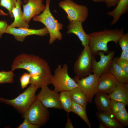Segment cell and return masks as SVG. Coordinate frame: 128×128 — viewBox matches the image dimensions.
<instances>
[{"label": "cell", "mask_w": 128, "mask_h": 128, "mask_svg": "<svg viewBox=\"0 0 128 128\" xmlns=\"http://www.w3.org/2000/svg\"><path fill=\"white\" fill-rule=\"evenodd\" d=\"M118 82L109 70L99 77L97 92L101 91L109 94L113 91Z\"/></svg>", "instance_id": "obj_14"}, {"label": "cell", "mask_w": 128, "mask_h": 128, "mask_svg": "<svg viewBox=\"0 0 128 128\" xmlns=\"http://www.w3.org/2000/svg\"><path fill=\"white\" fill-rule=\"evenodd\" d=\"M115 8L112 11L108 12L106 14L112 16L113 19L110 24H115L122 15L128 11V0H119Z\"/></svg>", "instance_id": "obj_19"}, {"label": "cell", "mask_w": 128, "mask_h": 128, "mask_svg": "<svg viewBox=\"0 0 128 128\" xmlns=\"http://www.w3.org/2000/svg\"><path fill=\"white\" fill-rule=\"evenodd\" d=\"M81 22L78 21L70 22L67 27L68 30L67 33H73L81 41L84 47L88 45L89 37L84 30Z\"/></svg>", "instance_id": "obj_15"}, {"label": "cell", "mask_w": 128, "mask_h": 128, "mask_svg": "<svg viewBox=\"0 0 128 128\" xmlns=\"http://www.w3.org/2000/svg\"><path fill=\"white\" fill-rule=\"evenodd\" d=\"M100 125L99 126V128H106L105 126L100 121Z\"/></svg>", "instance_id": "obj_39"}, {"label": "cell", "mask_w": 128, "mask_h": 128, "mask_svg": "<svg viewBox=\"0 0 128 128\" xmlns=\"http://www.w3.org/2000/svg\"><path fill=\"white\" fill-rule=\"evenodd\" d=\"M118 43L122 51L128 50V33L124 34L120 38Z\"/></svg>", "instance_id": "obj_30"}, {"label": "cell", "mask_w": 128, "mask_h": 128, "mask_svg": "<svg viewBox=\"0 0 128 128\" xmlns=\"http://www.w3.org/2000/svg\"><path fill=\"white\" fill-rule=\"evenodd\" d=\"M68 67L66 64L63 66L59 64L54 71L51 78L50 84L54 87V90L58 93L64 91H69L78 85L74 80L69 75Z\"/></svg>", "instance_id": "obj_5"}, {"label": "cell", "mask_w": 128, "mask_h": 128, "mask_svg": "<svg viewBox=\"0 0 128 128\" xmlns=\"http://www.w3.org/2000/svg\"><path fill=\"white\" fill-rule=\"evenodd\" d=\"M96 116L106 128H123V126L115 118L114 115L98 111Z\"/></svg>", "instance_id": "obj_20"}, {"label": "cell", "mask_w": 128, "mask_h": 128, "mask_svg": "<svg viewBox=\"0 0 128 128\" xmlns=\"http://www.w3.org/2000/svg\"><path fill=\"white\" fill-rule=\"evenodd\" d=\"M95 103L99 111L114 115L110 108L111 98L109 95L98 91L95 95Z\"/></svg>", "instance_id": "obj_16"}, {"label": "cell", "mask_w": 128, "mask_h": 128, "mask_svg": "<svg viewBox=\"0 0 128 128\" xmlns=\"http://www.w3.org/2000/svg\"><path fill=\"white\" fill-rule=\"evenodd\" d=\"M8 13H6L3 10L0 9V15L6 16H7Z\"/></svg>", "instance_id": "obj_37"}, {"label": "cell", "mask_w": 128, "mask_h": 128, "mask_svg": "<svg viewBox=\"0 0 128 128\" xmlns=\"http://www.w3.org/2000/svg\"><path fill=\"white\" fill-rule=\"evenodd\" d=\"M45 8L42 12L33 18V21L43 23L47 29L50 36L49 43L52 44L57 40H61L62 35L60 30L63 27V24L59 23L54 17L50 9V0H46Z\"/></svg>", "instance_id": "obj_3"}, {"label": "cell", "mask_w": 128, "mask_h": 128, "mask_svg": "<svg viewBox=\"0 0 128 128\" xmlns=\"http://www.w3.org/2000/svg\"><path fill=\"white\" fill-rule=\"evenodd\" d=\"M31 75L29 73H25L20 77V81L21 88L24 89L30 83Z\"/></svg>", "instance_id": "obj_29"}, {"label": "cell", "mask_w": 128, "mask_h": 128, "mask_svg": "<svg viewBox=\"0 0 128 128\" xmlns=\"http://www.w3.org/2000/svg\"><path fill=\"white\" fill-rule=\"evenodd\" d=\"M18 0H0V6L6 9L8 11L10 17L13 18L12 10L16 6Z\"/></svg>", "instance_id": "obj_27"}, {"label": "cell", "mask_w": 128, "mask_h": 128, "mask_svg": "<svg viewBox=\"0 0 128 128\" xmlns=\"http://www.w3.org/2000/svg\"><path fill=\"white\" fill-rule=\"evenodd\" d=\"M119 82L128 83V74L113 59L110 70Z\"/></svg>", "instance_id": "obj_22"}, {"label": "cell", "mask_w": 128, "mask_h": 128, "mask_svg": "<svg viewBox=\"0 0 128 128\" xmlns=\"http://www.w3.org/2000/svg\"><path fill=\"white\" fill-rule=\"evenodd\" d=\"M92 1L94 2H104L105 0H92Z\"/></svg>", "instance_id": "obj_38"}, {"label": "cell", "mask_w": 128, "mask_h": 128, "mask_svg": "<svg viewBox=\"0 0 128 128\" xmlns=\"http://www.w3.org/2000/svg\"><path fill=\"white\" fill-rule=\"evenodd\" d=\"M115 50L109 52L107 55H105L101 51L98 52V55L100 57V60L97 62L93 57L92 59L93 74L99 77L101 75L110 70Z\"/></svg>", "instance_id": "obj_11"}, {"label": "cell", "mask_w": 128, "mask_h": 128, "mask_svg": "<svg viewBox=\"0 0 128 128\" xmlns=\"http://www.w3.org/2000/svg\"><path fill=\"white\" fill-rule=\"evenodd\" d=\"M119 0H105V2L108 8L115 7L118 3Z\"/></svg>", "instance_id": "obj_34"}, {"label": "cell", "mask_w": 128, "mask_h": 128, "mask_svg": "<svg viewBox=\"0 0 128 128\" xmlns=\"http://www.w3.org/2000/svg\"><path fill=\"white\" fill-rule=\"evenodd\" d=\"M5 33L13 35L17 41L23 42L28 36L36 35L44 36L49 33L47 28H44L38 29H32L28 28H18L9 27H8Z\"/></svg>", "instance_id": "obj_12"}, {"label": "cell", "mask_w": 128, "mask_h": 128, "mask_svg": "<svg viewBox=\"0 0 128 128\" xmlns=\"http://www.w3.org/2000/svg\"><path fill=\"white\" fill-rule=\"evenodd\" d=\"M119 58L122 60L128 61V50L122 51Z\"/></svg>", "instance_id": "obj_35"}, {"label": "cell", "mask_w": 128, "mask_h": 128, "mask_svg": "<svg viewBox=\"0 0 128 128\" xmlns=\"http://www.w3.org/2000/svg\"><path fill=\"white\" fill-rule=\"evenodd\" d=\"M114 115L116 119L123 126H128V113L125 108Z\"/></svg>", "instance_id": "obj_26"}, {"label": "cell", "mask_w": 128, "mask_h": 128, "mask_svg": "<svg viewBox=\"0 0 128 128\" xmlns=\"http://www.w3.org/2000/svg\"><path fill=\"white\" fill-rule=\"evenodd\" d=\"M14 74L13 71H0V84L12 83L14 82Z\"/></svg>", "instance_id": "obj_25"}, {"label": "cell", "mask_w": 128, "mask_h": 128, "mask_svg": "<svg viewBox=\"0 0 128 128\" xmlns=\"http://www.w3.org/2000/svg\"><path fill=\"white\" fill-rule=\"evenodd\" d=\"M98 78L94 74L80 78L75 76L73 78L78 84V87L85 94L89 103H92L93 97L97 92Z\"/></svg>", "instance_id": "obj_9"}, {"label": "cell", "mask_w": 128, "mask_h": 128, "mask_svg": "<svg viewBox=\"0 0 128 128\" xmlns=\"http://www.w3.org/2000/svg\"><path fill=\"white\" fill-rule=\"evenodd\" d=\"M71 112L78 115L86 123L89 128H91V123L87 115L86 109L73 101Z\"/></svg>", "instance_id": "obj_24"}, {"label": "cell", "mask_w": 128, "mask_h": 128, "mask_svg": "<svg viewBox=\"0 0 128 128\" xmlns=\"http://www.w3.org/2000/svg\"><path fill=\"white\" fill-rule=\"evenodd\" d=\"M43 2V0H28L23 5V18L26 23L29 24L32 18L43 11L46 5Z\"/></svg>", "instance_id": "obj_13"}, {"label": "cell", "mask_w": 128, "mask_h": 128, "mask_svg": "<svg viewBox=\"0 0 128 128\" xmlns=\"http://www.w3.org/2000/svg\"><path fill=\"white\" fill-rule=\"evenodd\" d=\"M124 34L123 28L109 29L106 28L102 31L88 34L89 37L88 46L93 55H98V52L100 51L108 53V43L112 41L117 45L119 39Z\"/></svg>", "instance_id": "obj_2"}, {"label": "cell", "mask_w": 128, "mask_h": 128, "mask_svg": "<svg viewBox=\"0 0 128 128\" xmlns=\"http://www.w3.org/2000/svg\"><path fill=\"white\" fill-rule=\"evenodd\" d=\"M93 57L88 46L84 47L74 64L73 69L75 76L80 78L93 72Z\"/></svg>", "instance_id": "obj_7"}, {"label": "cell", "mask_w": 128, "mask_h": 128, "mask_svg": "<svg viewBox=\"0 0 128 128\" xmlns=\"http://www.w3.org/2000/svg\"><path fill=\"white\" fill-rule=\"evenodd\" d=\"M11 70L19 69L27 70L31 75L30 84L38 88L50 84L52 75L48 63L40 57L32 54H21L14 58Z\"/></svg>", "instance_id": "obj_1"}, {"label": "cell", "mask_w": 128, "mask_h": 128, "mask_svg": "<svg viewBox=\"0 0 128 128\" xmlns=\"http://www.w3.org/2000/svg\"><path fill=\"white\" fill-rule=\"evenodd\" d=\"M123 103L111 99L110 108L114 114L125 108Z\"/></svg>", "instance_id": "obj_28"}, {"label": "cell", "mask_w": 128, "mask_h": 128, "mask_svg": "<svg viewBox=\"0 0 128 128\" xmlns=\"http://www.w3.org/2000/svg\"><path fill=\"white\" fill-rule=\"evenodd\" d=\"M28 0H23V2L24 3H26L28 1Z\"/></svg>", "instance_id": "obj_40"}, {"label": "cell", "mask_w": 128, "mask_h": 128, "mask_svg": "<svg viewBox=\"0 0 128 128\" xmlns=\"http://www.w3.org/2000/svg\"><path fill=\"white\" fill-rule=\"evenodd\" d=\"M22 115L24 119H27L32 123L40 127L45 125L50 117L48 108L37 99Z\"/></svg>", "instance_id": "obj_6"}, {"label": "cell", "mask_w": 128, "mask_h": 128, "mask_svg": "<svg viewBox=\"0 0 128 128\" xmlns=\"http://www.w3.org/2000/svg\"><path fill=\"white\" fill-rule=\"evenodd\" d=\"M38 94L36 96V99L47 108H54L62 109L59 100L58 93L54 90L50 89L48 86L41 88Z\"/></svg>", "instance_id": "obj_10"}, {"label": "cell", "mask_w": 128, "mask_h": 128, "mask_svg": "<svg viewBox=\"0 0 128 128\" xmlns=\"http://www.w3.org/2000/svg\"><path fill=\"white\" fill-rule=\"evenodd\" d=\"M59 100L61 107L66 112H71L73 100L70 96L69 91H64L60 92Z\"/></svg>", "instance_id": "obj_23"}, {"label": "cell", "mask_w": 128, "mask_h": 128, "mask_svg": "<svg viewBox=\"0 0 128 128\" xmlns=\"http://www.w3.org/2000/svg\"><path fill=\"white\" fill-rule=\"evenodd\" d=\"M23 123L17 128H39V126L33 124L30 122L28 119L24 118Z\"/></svg>", "instance_id": "obj_32"}, {"label": "cell", "mask_w": 128, "mask_h": 128, "mask_svg": "<svg viewBox=\"0 0 128 128\" xmlns=\"http://www.w3.org/2000/svg\"><path fill=\"white\" fill-rule=\"evenodd\" d=\"M111 99L128 105V83L118 82L113 91L109 94Z\"/></svg>", "instance_id": "obj_17"}, {"label": "cell", "mask_w": 128, "mask_h": 128, "mask_svg": "<svg viewBox=\"0 0 128 128\" xmlns=\"http://www.w3.org/2000/svg\"><path fill=\"white\" fill-rule=\"evenodd\" d=\"M58 5L65 11L70 22L78 21L82 23L88 17L89 11L86 6L78 4L71 0L61 1Z\"/></svg>", "instance_id": "obj_8"}, {"label": "cell", "mask_w": 128, "mask_h": 128, "mask_svg": "<svg viewBox=\"0 0 128 128\" xmlns=\"http://www.w3.org/2000/svg\"><path fill=\"white\" fill-rule=\"evenodd\" d=\"M8 25L6 20H0V39L2 37L3 34L5 33Z\"/></svg>", "instance_id": "obj_33"}, {"label": "cell", "mask_w": 128, "mask_h": 128, "mask_svg": "<svg viewBox=\"0 0 128 128\" xmlns=\"http://www.w3.org/2000/svg\"><path fill=\"white\" fill-rule=\"evenodd\" d=\"M65 128H73L74 127L71 120L69 118L68 115H67V119L65 127Z\"/></svg>", "instance_id": "obj_36"}, {"label": "cell", "mask_w": 128, "mask_h": 128, "mask_svg": "<svg viewBox=\"0 0 128 128\" xmlns=\"http://www.w3.org/2000/svg\"><path fill=\"white\" fill-rule=\"evenodd\" d=\"M113 59L126 73L128 74V61L121 59L118 56L115 57Z\"/></svg>", "instance_id": "obj_31"}, {"label": "cell", "mask_w": 128, "mask_h": 128, "mask_svg": "<svg viewBox=\"0 0 128 128\" xmlns=\"http://www.w3.org/2000/svg\"><path fill=\"white\" fill-rule=\"evenodd\" d=\"M38 88L30 84L24 92L14 99H8L0 97V102L11 106L23 115L36 99V92Z\"/></svg>", "instance_id": "obj_4"}, {"label": "cell", "mask_w": 128, "mask_h": 128, "mask_svg": "<svg viewBox=\"0 0 128 128\" xmlns=\"http://www.w3.org/2000/svg\"><path fill=\"white\" fill-rule=\"evenodd\" d=\"M69 91L73 101L86 109L88 101L84 93L78 87L73 88Z\"/></svg>", "instance_id": "obj_21"}, {"label": "cell", "mask_w": 128, "mask_h": 128, "mask_svg": "<svg viewBox=\"0 0 128 128\" xmlns=\"http://www.w3.org/2000/svg\"><path fill=\"white\" fill-rule=\"evenodd\" d=\"M21 0H18L17 1L16 6L12 10L14 20L13 22L8 27L18 28H29V26L26 23L23 18V12L21 9L22 4Z\"/></svg>", "instance_id": "obj_18"}]
</instances>
